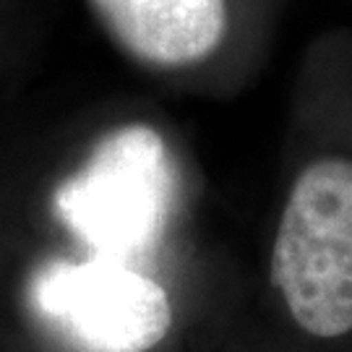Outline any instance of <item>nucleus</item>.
Masks as SVG:
<instances>
[{
	"mask_svg": "<svg viewBox=\"0 0 352 352\" xmlns=\"http://www.w3.org/2000/svg\"><path fill=\"white\" fill-rule=\"evenodd\" d=\"M34 300L76 352H149L173 327L160 282L94 256L52 261L37 277Z\"/></svg>",
	"mask_w": 352,
	"mask_h": 352,
	"instance_id": "obj_3",
	"label": "nucleus"
},
{
	"mask_svg": "<svg viewBox=\"0 0 352 352\" xmlns=\"http://www.w3.org/2000/svg\"><path fill=\"white\" fill-rule=\"evenodd\" d=\"M177 196V170L160 131L113 128L55 193V212L94 258L133 266L157 251Z\"/></svg>",
	"mask_w": 352,
	"mask_h": 352,
	"instance_id": "obj_1",
	"label": "nucleus"
},
{
	"mask_svg": "<svg viewBox=\"0 0 352 352\" xmlns=\"http://www.w3.org/2000/svg\"><path fill=\"white\" fill-rule=\"evenodd\" d=\"M272 282L311 337L352 331L350 160H316L292 183L272 251Z\"/></svg>",
	"mask_w": 352,
	"mask_h": 352,
	"instance_id": "obj_2",
	"label": "nucleus"
},
{
	"mask_svg": "<svg viewBox=\"0 0 352 352\" xmlns=\"http://www.w3.org/2000/svg\"><path fill=\"white\" fill-rule=\"evenodd\" d=\"M89 6L115 45L151 68L201 63L227 32V0H89Z\"/></svg>",
	"mask_w": 352,
	"mask_h": 352,
	"instance_id": "obj_4",
	"label": "nucleus"
}]
</instances>
